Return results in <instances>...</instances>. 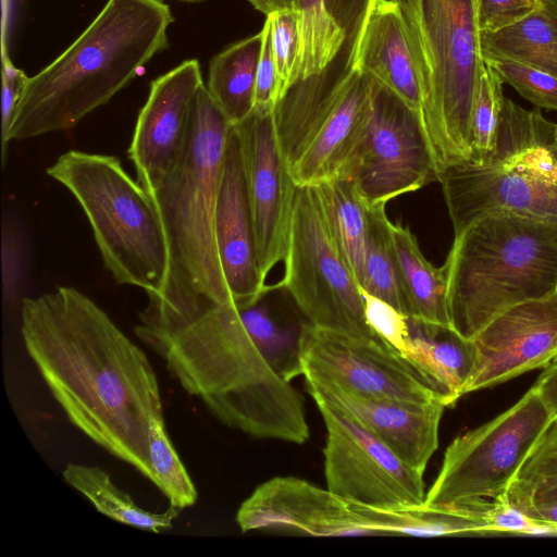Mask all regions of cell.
<instances>
[{"mask_svg": "<svg viewBox=\"0 0 557 557\" xmlns=\"http://www.w3.org/2000/svg\"><path fill=\"white\" fill-rule=\"evenodd\" d=\"M21 334L72 424L153 483L149 421L164 416L157 374L145 351L72 286L23 299Z\"/></svg>", "mask_w": 557, "mask_h": 557, "instance_id": "obj_1", "label": "cell"}, {"mask_svg": "<svg viewBox=\"0 0 557 557\" xmlns=\"http://www.w3.org/2000/svg\"><path fill=\"white\" fill-rule=\"evenodd\" d=\"M135 334L223 424L261 438H309L299 394L265 360L234 301L168 325H136Z\"/></svg>", "mask_w": 557, "mask_h": 557, "instance_id": "obj_2", "label": "cell"}, {"mask_svg": "<svg viewBox=\"0 0 557 557\" xmlns=\"http://www.w3.org/2000/svg\"><path fill=\"white\" fill-rule=\"evenodd\" d=\"M231 126L203 84L191 104L183 154L160 188L149 194L161 221L169 262L163 289L148 299L139 313L140 325L176 323L233 301L214 231Z\"/></svg>", "mask_w": 557, "mask_h": 557, "instance_id": "obj_3", "label": "cell"}, {"mask_svg": "<svg viewBox=\"0 0 557 557\" xmlns=\"http://www.w3.org/2000/svg\"><path fill=\"white\" fill-rule=\"evenodd\" d=\"M173 22L162 0H108L66 50L28 77L9 141L69 131L108 103L168 48Z\"/></svg>", "mask_w": 557, "mask_h": 557, "instance_id": "obj_4", "label": "cell"}, {"mask_svg": "<svg viewBox=\"0 0 557 557\" xmlns=\"http://www.w3.org/2000/svg\"><path fill=\"white\" fill-rule=\"evenodd\" d=\"M444 265L450 325L472 338L508 308L557 289V222L485 214L454 237Z\"/></svg>", "mask_w": 557, "mask_h": 557, "instance_id": "obj_5", "label": "cell"}, {"mask_svg": "<svg viewBox=\"0 0 557 557\" xmlns=\"http://www.w3.org/2000/svg\"><path fill=\"white\" fill-rule=\"evenodd\" d=\"M421 95L420 120L440 173L470 162L484 65L475 0H398Z\"/></svg>", "mask_w": 557, "mask_h": 557, "instance_id": "obj_6", "label": "cell"}, {"mask_svg": "<svg viewBox=\"0 0 557 557\" xmlns=\"http://www.w3.org/2000/svg\"><path fill=\"white\" fill-rule=\"evenodd\" d=\"M364 11L333 61L294 84L273 111L278 147L297 187L343 177L359 141L372 84L362 67Z\"/></svg>", "mask_w": 557, "mask_h": 557, "instance_id": "obj_7", "label": "cell"}, {"mask_svg": "<svg viewBox=\"0 0 557 557\" xmlns=\"http://www.w3.org/2000/svg\"><path fill=\"white\" fill-rule=\"evenodd\" d=\"M82 207L104 267L117 284L163 289L168 248L157 209L147 190L115 156L69 150L47 168Z\"/></svg>", "mask_w": 557, "mask_h": 557, "instance_id": "obj_8", "label": "cell"}, {"mask_svg": "<svg viewBox=\"0 0 557 557\" xmlns=\"http://www.w3.org/2000/svg\"><path fill=\"white\" fill-rule=\"evenodd\" d=\"M555 419L533 385L510 408L449 444L424 505L471 506L506 498L529 455Z\"/></svg>", "mask_w": 557, "mask_h": 557, "instance_id": "obj_9", "label": "cell"}, {"mask_svg": "<svg viewBox=\"0 0 557 557\" xmlns=\"http://www.w3.org/2000/svg\"><path fill=\"white\" fill-rule=\"evenodd\" d=\"M284 265L273 289H285L310 324L381 339L367 322L362 288L332 235L314 186L296 189Z\"/></svg>", "mask_w": 557, "mask_h": 557, "instance_id": "obj_10", "label": "cell"}, {"mask_svg": "<svg viewBox=\"0 0 557 557\" xmlns=\"http://www.w3.org/2000/svg\"><path fill=\"white\" fill-rule=\"evenodd\" d=\"M343 177L369 206L386 205L438 181L419 116L373 79L366 122Z\"/></svg>", "mask_w": 557, "mask_h": 557, "instance_id": "obj_11", "label": "cell"}, {"mask_svg": "<svg viewBox=\"0 0 557 557\" xmlns=\"http://www.w3.org/2000/svg\"><path fill=\"white\" fill-rule=\"evenodd\" d=\"M307 386L416 403L441 401L434 385L382 339L304 324L298 334Z\"/></svg>", "mask_w": 557, "mask_h": 557, "instance_id": "obj_12", "label": "cell"}, {"mask_svg": "<svg viewBox=\"0 0 557 557\" xmlns=\"http://www.w3.org/2000/svg\"><path fill=\"white\" fill-rule=\"evenodd\" d=\"M326 428V488L346 500L383 509L424 504L423 473L400 459L354 418L314 398Z\"/></svg>", "mask_w": 557, "mask_h": 557, "instance_id": "obj_13", "label": "cell"}, {"mask_svg": "<svg viewBox=\"0 0 557 557\" xmlns=\"http://www.w3.org/2000/svg\"><path fill=\"white\" fill-rule=\"evenodd\" d=\"M233 126L242 146L258 263L267 281L286 256L297 186L278 147L273 113L252 112Z\"/></svg>", "mask_w": 557, "mask_h": 557, "instance_id": "obj_14", "label": "cell"}, {"mask_svg": "<svg viewBox=\"0 0 557 557\" xmlns=\"http://www.w3.org/2000/svg\"><path fill=\"white\" fill-rule=\"evenodd\" d=\"M475 363L465 394L557 362V289L503 311L472 338Z\"/></svg>", "mask_w": 557, "mask_h": 557, "instance_id": "obj_15", "label": "cell"}, {"mask_svg": "<svg viewBox=\"0 0 557 557\" xmlns=\"http://www.w3.org/2000/svg\"><path fill=\"white\" fill-rule=\"evenodd\" d=\"M202 85L196 59L151 82L127 150L137 181L148 194L160 188L177 165L187 143L191 104Z\"/></svg>", "mask_w": 557, "mask_h": 557, "instance_id": "obj_16", "label": "cell"}, {"mask_svg": "<svg viewBox=\"0 0 557 557\" xmlns=\"http://www.w3.org/2000/svg\"><path fill=\"white\" fill-rule=\"evenodd\" d=\"M455 236L479 218L504 211L557 222V182L502 164H455L440 173Z\"/></svg>", "mask_w": 557, "mask_h": 557, "instance_id": "obj_17", "label": "cell"}, {"mask_svg": "<svg viewBox=\"0 0 557 557\" xmlns=\"http://www.w3.org/2000/svg\"><path fill=\"white\" fill-rule=\"evenodd\" d=\"M243 532L297 531L313 536L374 535L351 503L302 479L275 476L259 485L240 505Z\"/></svg>", "mask_w": 557, "mask_h": 557, "instance_id": "obj_18", "label": "cell"}, {"mask_svg": "<svg viewBox=\"0 0 557 557\" xmlns=\"http://www.w3.org/2000/svg\"><path fill=\"white\" fill-rule=\"evenodd\" d=\"M214 231L221 267L233 301L240 307L259 302L273 287L265 284L258 263L242 146L233 125L222 165Z\"/></svg>", "mask_w": 557, "mask_h": 557, "instance_id": "obj_19", "label": "cell"}, {"mask_svg": "<svg viewBox=\"0 0 557 557\" xmlns=\"http://www.w3.org/2000/svg\"><path fill=\"white\" fill-rule=\"evenodd\" d=\"M322 399L354 418L406 463L424 472L438 446V429L444 408L441 401H406L369 398L339 389L308 386Z\"/></svg>", "mask_w": 557, "mask_h": 557, "instance_id": "obj_20", "label": "cell"}, {"mask_svg": "<svg viewBox=\"0 0 557 557\" xmlns=\"http://www.w3.org/2000/svg\"><path fill=\"white\" fill-rule=\"evenodd\" d=\"M362 67L364 74L398 97L420 119V88L398 0H368Z\"/></svg>", "mask_w": 557, "mask_h": 557, "instance_id": "obj_21", "label": "cell"}, {"mask_svg": "<svg viewBox=\"0 0 557 557\" xmlns=\"http://www.w3.org/2000/svg\"><path fill=\"white\" fill-rule=\"evenodd\" d=\"M409 333L401 355L437 389L445 406L462 397L475 363L471 338L453 326L408 318Z\"/></svg>", "mask_w": 557, "mask_h": 557, "instance_id": "obj_22", "label": "cell"}, {"mask_svg": "<svg viewBox=\"0 0 557 557\" xmlns=\"http://www.w3.org/2000/svg\"><path fill=\"white\" fill-rule=\"evenodd\" d=\"M368 0H298L295 84L321 72L337 55Z\"/></svg>", "mask_w": 557, "mask_h": 557, "instance_id": "obj_23", "label": "cell"}, {"mask_svg": "<svg viewBox=\"0 0 557 557\" xmlns=\"http://www.w3.org/2000/svg\"><path fill=\"white\" fill-rule=\"evenodd\" d=\"M388 228L405 314L428 323L450 325L445 265L436 268L426 260L408 226L389 220Z\"/></svg>", "mask_w": 557, "mask_h": 557, "instance_id": "obj_24", "label": "cell"}, {"mask_svg": "<svg viewBox=\"0 0 557 557\" xmlns=\"http://www.w3.org/2000/svg\"><path fill=\"white\" fill-rule=\"evenodd\" d=\"M488 164L522 168L557 182L555 123L539 109L529 111L505 98Z\"/></svg>", "mask_w": 557, "mask_h": 557, "instance_id": "obj_25", "label": "cell"}, {"mask_svg": "<svg viewBox=\"0 0 557 557\" xmlns=\"http://www.w3.org/2000/svg\"><path fill=\"white\" fill-rule=\"evenodd\" d=\"M480 49L485 62H517L557 77V0H542L523 18L480 32Z\"/></svg>", "mask_w": 557, "mask_h": 557, "instance_id": "obj_26", "label": "cell"}, {"mask_svg": "<svg viewBox=\"0 0 557 557\" xmlns=\"http://www.w3.org/2000/svg\"><path fill=\"white\" fill-rule=\"evenodd\" d=\"M350 502V500H349ZM374 535L446 536L490 534L483 517L487 502L476 505H421L383 509L350 502Z\"/></svg>", "mask_w": 557, "mask_h": 557, "instance_id": "obj_27", "label": "cell"}, {"mask_svg": "<svg viewBox=\"0 0 557 557\" xmlns=\"http://www.w3.org/2000/svg\"><path fill=\"white\" fill-rule=\"evenodd\" d=\"M261 45L262 30L232 44L210 60L206 87L231 125L253 112Z\"/></svg>", "mask_w": 557, "mask_h": 557, "instance_id": "obj_28", "label": "cell"}, {"mask_svg": "<svg viewBox=\"0 0 557 557\" xmlns=\"http://www.w3.org/2000/svg\"><path fill=\"white\" fill-rule=\"evenodd\" d=\"M314 187L332 235L362 287L369 233L368 205L355 184L345 177L326 181Z\"/></svg>", "mask_w": 557, "mask_h": 557, "instance_id": "obj_29", "label": "cell"}, {"mask_svg": "<svg viewBox=\"0 0 557 557\" xmlns=\"http://www.w3.org/2000/svg\"><path fill=\"white\" fill-rule=\"evenodd\" d=\"M62 475L67 484L89 499L97 511L116 522L160 533L172 528L180 512L173 506L160 513L144 510L99 467L67 463Z\"/></svg>", "mask_w": 557, "mask_h": 557, "instance_id": "obj_30", "label": "cell"}, {"mask_svg": "<svg viewBox=\"0 0 557 557\" xmlns=\"http://www.w3.org/2000/svg\"><path fill=\"white\" fill-rule=\"evenodd\" d=\"M386 205L369 206V233L362 289L405 314V302L389 236ZM406 315V314H405Z\"/></svg>", "mask_w": 557, "mask_h": 557, "instance_id": "obj_31", "label": "cell"}, {"mask_svg": "<svg viewBox=\"0 0 557 557\" xmlns=\"http://www.w3.org/2000/svg\"><path fill=\"white\" fill-rule=\"evenodd\" d=\"M507 498L517 508L557 500V419L529 455Z\"/></svg>", "mask_w": 557, "mask_h": 557, "instance_id": "obj_32", "label": "cell"}, {"mask_svg": "<svg viewBox=\"0 0 557 557\" xmlns=\"http://www.w3.org/2000/svg\"><path fill=\"white\" fill-rule=\"evenodd\" d=\"M149 456L153 484L166 496L170 506L182 510L195 505L196 486L168 435L164 418L149 421Z\"/></svg>", "mask_w": 557, "mask_h": 557, "instance_id": "obj_33", "label": "cell"}, {"mask_svg": "<svg viewBox=\"0 0 557 557\" xmlns=\"http://www.w3.org/2000/svg\"><path fill=\"white\" fill-rule=\"evenodd\" d=\"M259 302L236 306L244 325L265 360L283 379L290 382L302 374L298 336L293 337L282 331Z\"/></svg>", "mask_w": 557, "mask_h": 557, "instance_id": "obj_34", "label": "cell"}, {"mask_svg": "<svg viewBox=\"0 0 557 557\" xmlns=\"http://www.w3.org/2000/svg\"><path fill=\"white\" fill-rule=\"evenodd\" d=\"M503 81L494 69L484 62L475 90L470 132V162L486 165L491 162L497 125L504 104Z\"/></svg>", "mask_w": 557, "mask_h": 557, "instance_id": "obj_35", "label": "cell"}, {"mask_svg": "<svg viewBox=\"0 0 557 557\" xmlns=\"http://www.w3.org/2000/svg\"><path fill=\"white\" fill-rule=\"evenodd\" d=\"M265 16L270 26L271 51L281 100L295 84L294 72L298 41L297 10L281 9Z\"/></svg>", "mask_w": 557, "mask_h": 557, "instance_id": "obj_36", "label": "cell"}, {"mask_svg": "<svg viewBox=\"0 0 557 557\" xmlns=\"http://www.w3.org/2000/svg\"><path fill=\"white\" fill-rule=\"evenodd\" d=\"M485 62V61H484ZM503 83L537 108L557 111V77L544 71L511 61L486 62Z\"/></svg>", "mask_w": 557, "mask_h": 557, "instance_id": "obj_37", "label": "cell"}, {"mask_svg": "<svg viewBox=\"0 0 557 557\" xmlns=\"http://www.w3.org/2000/svg\"><path fill=\"white\" fill-rule=\"evenodd\" d=\"M362 297L369 326L381 339L401 354L409 333L408 317L363 289Z\"/></svg>", "mask_w": 557, "mask_h": 557, "instance_id": "obj_38", "label": "cell"}, {"mask_svg": "<svg viewBox=\"0 0 557 557\" xmlns=\"http://www.w3.org/2000/svg\"><path fill=\"white\" fill-rule=\"evenodd\" d=\"M26 269L25 249L21 238L9 226L1 233V281L3 298L13 300L20 293Z\"/></svg>", "mask_w": 557, "mask_h": 557, "instance_id": "obj_39", "label": "cell"}, {"mask_svg": "<svg viewBox=\"0 0 557 557\" xmlns=\"http://www.w3.org/2000/svg\"><path fill=\"white\" fill-rule=\"evenodd\" d=\"M480 32L508 26L535 11L542 0H475Z\"/></svg>", "mask_w": 557, "mask_h": 557, "instance_id": "obj_40", "label": "cell"}, {"mask_svg": "<svg viewBox=\"0 0 557 557\" xmlns=\"http://www.w3.org/2000/svg\"><path fill=\"white\" fill-rule=\"evenodd\" d=\"M261 30L262 45L256 76L253 112L269 114L273 113L280 98L267 20Z\"/></svg>", "mask_w": 557, "mask_h": 557, "instance_id": "obj_41", "label": "cell"}, {"mask_svg": "<svg viewBox=\"0 0 557 557\" xmlns=\"http://www.w3.org/2000/svg\"><path fill=\"white\" fill-rule=\"evenodd\" d=\"M28 81L26 74L15 67L2 51V91H1V161L4 163L9 141V131L16 103Z\"/></svg>", "mask_w": 557, "mask_h": 557, "instance_id": "obj_42", "label": "cell"}, {"mask_svg": "<svg viewBox=\"0 0 557 557\" xmlns=\"http://www.w3.org/2000/svg\"><path fill=\"white\" fill-rule=\"evenodd\" d=\"M534 386L557 419V362L544 369Z\"/></svg>", "mask_w": 557, "mask_h": 557, "instance_id": "obj_43", "label": "cell"}, {"mask_svg": "<svg viewBox=\"0 0 557 557\" xmlns=\"http://www.w3.org/2000/svg\"><path fill=\"white\" fill-rule=\"evenodd\" d=\"M519 509L532 519L557 525V500L530 505Z\"/></svg>", "mask_w": 557, "mask_h": 557, "instance_id": "obj_44", "label": "cell"}, {"mask_svg": "<svg viewBox=\"0 0 557 557\" xmlns=\"http://www.w3.org/2000/svg\"><path fill=\"white\" fill-rule=\"evenodd\" d=\"M256 10L268 15L281 9H296L298 0H247Z\"/></svg>", "mask_w": 557, "mask_h": 557, "instance_id": "obj_45", "label": "cell"}, {"mask_svg": "<svg viewBox=\"0 0 557 557\" xmlns=\"http://www.w3.org/2000/svg\"><path fill=\"white\" fill-rule=\"evenodd\" d=\"M177 1L186 2V3H200V2H203L206 0H177Z\"/></svg>", "mask_w": 557, "mask_h": 557, "instance_id": "obj_46", "label": "cell"}, {"mask_svg": "<svg viewBox=\"0 0 557 557\" xmlns=\"http://www.w3.org/2000/svg\"><path fill=\"white\" fill-rule=\"evenodd\" d=\"M555 145L557 148V124H555Z\"/></svg>", "mask_w": 557, "mask_h": 557, "instance_id": "obj_47", "label": "cell"}]
</instances>
